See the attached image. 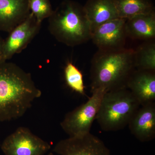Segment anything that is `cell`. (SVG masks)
<instances>
[{
    "instance_id": "1",
    "label": "cell",
    "mask_w": 155,
    "mask_h": 155,
    "mask_svg": "<svg viewBox=\"0 0 155 155\" xmlns=\"http://www.w3.org/2000/svg\"><path fill=\"white\" fill-rule=\"evenodd\" d=\"M41 94L30 73L14 63H0V122L22 117Z\"/></svg>"
},
{
    "instance_id": "2",
    "label": "cell",
    "mask_w": 155,
    "mask_h": 155,
    "mask_svg": "<svg viewBox=\"0 0 155 155\" xmlns=\"http://www.w3.org/2000/svg\"><path fill=\"white\" fill-rule=\"evenodd\" d=\"M135 54V50L124 48L99 49L91 61V92L99 88L109 91L127 88V81L136 69Z\"/></svg>"
},
{
    "instance_id": "3",
    "label": "cell",
    "mask_w": 155,
    "mask_h": 155,
    "mask_svg": "<svg viewBox=\"0 0 155 155\" xmlns=\"http://www.w3.org/2000/svg\"><path fill=\"white\" fill-rule=\"evenodd\" d=\"M50 33L60 42L70 47L91 39L90 24L83 6L72 0H64L48 18Z\"/></svg>"
},
{
    "instance_id": "4",
    "label": "cell",
    "mask_w": 155,
    "mask_h": 155,
    "mask_svg": "<svg viewBox=\"0 0 155 155\" xmlns=\"http://www.w3.org/2000/svg\"><path fill=\"white\" fill-rule=\"evenodd\" d=\"M140 106L127 88L107 91L103 97L96 120L104 131L121 130L128 125Z\"/></svg>"
},
{
    "instance_id": "5",
    "label": "cell",
    "mask_w": 155,
    "mask_h": 155,
    "mask_svg": "<svg viewBox=\"0 0 155 155\" xmlns=\"http://www.w3.org/2000/svg\"><path fill=\"white\" fill-rule=\"evenodd\" d=\"M107 91L99 88L92 91V95L86 102L66 114L61 126L69 137L83 135L90 132L93 123L104 94Z\"/></svg>"
},
{
    "instance_id": "6",
    "label": "cell",
    "mask_w": 155,
    "mask_h": 155,
    "mask_svg": "<svg viewBox=\"0 0 155 155\" xmlns=\"http://www.w3.org/2000/svg\"><path fill=\"white\" fill-rule=\"evenodd\" d=\"M1 147L5 155H45L51 146L27 127H19L6 137Z\"/></svg>"
},
{
    "instance_id": "7",
    "label": "cell",
    "mask_w": 155,
    "mask_h": 155,
    "mask_svg": "<svg viewBox=\"0 0 155 155\" xmlns=\"http://www.w3.org/2000/svg\"><path fill=\"white\" fill-rule=\"evenodd\" d=\"M53 151L60 155H111L104 142L90 132L60 140Z\"/></svg>"
},
{
    "instance_id": "8",
    "label": "cell",
    "mask_w": 155,
    "mask_h": 155,
    "mask_svg": "<svg viewBox=\"0 0 155 155\" xmlns=\"http://www.w3.org/2000/svg\"><path fill=\"white\" fill-rule=\"evenodd\" d=\"M41 23L38 22L33 14L29 16L9 32L4 40L3 54L7 61L25 49L29 43L39 32Z\"/></svg>"
},
{
    "instance_id": "9",
    "label": "cell",
    "mask_w": 155,
    "mask_h": 155,
    "mask_svg": "<svg viewBox=\"0 0 155 155\" xmlns=\"http://www.w3.org/2000/svg\"><path fill=\"white\" fill-rule=\"evenodd\" d=\"M126 19L117 18L97 27L92 32L91 39L99 50L116 49L124 48L126 33Z\"/></svg>"
},
{
    "instance_id": "10",
    "label": "cell",
    "mask_w": 155,
    "mask_h": 155,
    "mask_svg": "<svg viewBox=\"0 0 155 155\" xmlns=\"http://www.w3.org/2000/svg\"><path fill=\"white\" fill-rule=\"evenodd\" d=\"M132 135L139 141H151L155 137V104L140 106L128 124Z\"/></svg>"
},
{
    "instance_id": "11",
    "label": "cell",
    "mask_w": 155,
    "mask_h": 155,
    "mask_svg": "<svg viewBox=\"0 0 155 155\" xmlns=\"http://www.w3.org/2000/svg\"><path fill=\"white\" fill-rule=\"evenodd\" d=\"M126 87L140 105L154 102L155 71L136 69L128 79Z\"/></svg>"
},
{
    "instance_id": "12",
    "label": "cell",
    "mask_w": 155,
    "mask_h": 155,
    "mask_svg": "<svg viewBox=\"0 0 155 155\" xmlns=\"http://www.w3.org/2000/svg\"><path fill=\"white\" fill-rule=\"evenodd\" d=\"M30 13L28 0H0V31L9 33Z\"/></svg>"
},
{
    "instance_id": "13",
    "label": "cell",
    "mask_w": 155,
    "mask_h": 155,
    "mask_svg": "<svg viewBox=\"0 0 155 155\" xmlns=\"http://www.w3.org/2000/svg\"><path fill=\"white\" fill-rule=\"evenodd\" d=\"M83 8L92 32L103 23L119 18L114 0H87Z\"/></svg>"
},
{
    "instance_id": "14",
    "label": "cell",
    "mask_w": 155,
    "mask_h": 155,
    "mask_svg": "<svg viewBox=\"0 0 155 155\" xmlns=\"http://www.w3.org/2000/svg\"><path fill=\"white\" fill-rule=\"evenodd\" d=\"M125 31L126 36L134 39H153L155 37V11L126 19Z\"/></svg>"
},
{
    "instance_id": "15",
    "label": "cell",
    "mask_w": 155,
    "mask_h": 155,
    "mask_svg": "<svg viewBox=\"0 0 155 155\" xmlns=\"http://www.w3.org/2000/svg\"><path fill=\"white\" fill-rule=\"evenodd\" d=\"M119 18L130 19L140 14L154 12L151 0H114Z\"/></svg>"
},
{
    "instance_id": "16",
    "label": "cell",
    "mask_w": 155,
    "mask_h": 155,
    "mask_svg": "<svg viewBox=\"0 0 155 155\" xmlns=\"http://www.w3.org/2000/svg\"><path fill=\"white\" fill-rule=\"evenodd\" d=\"M136 69L155 71V44L148 42L142 45L135 51Z\"/></svg>"
},
{
    "instance_id": "17",
    "label": "cell",
    "mask_w": 155,
    "mask_h": 155,
    "mask_svg": "<svg viewBox=\"0 0 155 155\" xmlns=\"http://www.w3.org/2000/svg\"><path fill=\"white\" fill-rule=\"evenodd\" d=\"M64 77L69 88L79 94L85 95L83 75L80 70L70 61L67 62L64 69Z\"/></svg>"
},
{
    "instance_id": "18",
    "label": "cell",
    "mask_w": 155,
    "mask_h": 155,
    "mask_svg": "<svg viewBox=\"0 0 155 155\" xmlns=\"http://www.w3.org/2000/svg\"><path fill=\"white\" fill-rule=\"evenodd\" d=\"M29 10L36 20L42 23L52 14L54 10L50 0H28Z\"/></svg>"
},
{
    "instance_id": "19",
    "label": "cell",
    "mask_w": 155,
    "mask_h": 155,
    "mask_svg": "<svg viewBox=\"0 0 155 155\" xmlns=\"http://www.w3.org/2000/svg\"><path fill=\"white\" fill-rule=\"evenodd\" d=\"M4 40L0 36V63L5 62L3 58V48Z\"/></svg>"
},
{
    "instance_id": "20",
    "label": "cell",
    "mask_w": 155,
    "mask_h": 155,
    "mask_svg": "<svg viewBox=\"0 0 155 155\" xmlns=\"http://www.w3.org/2000/svg\"><path fill=\"white\" fill-rule=\"evenodd\" d=\"M47 155H54V154L52 153H49Z\"/></svg>"
}]
</instances>
